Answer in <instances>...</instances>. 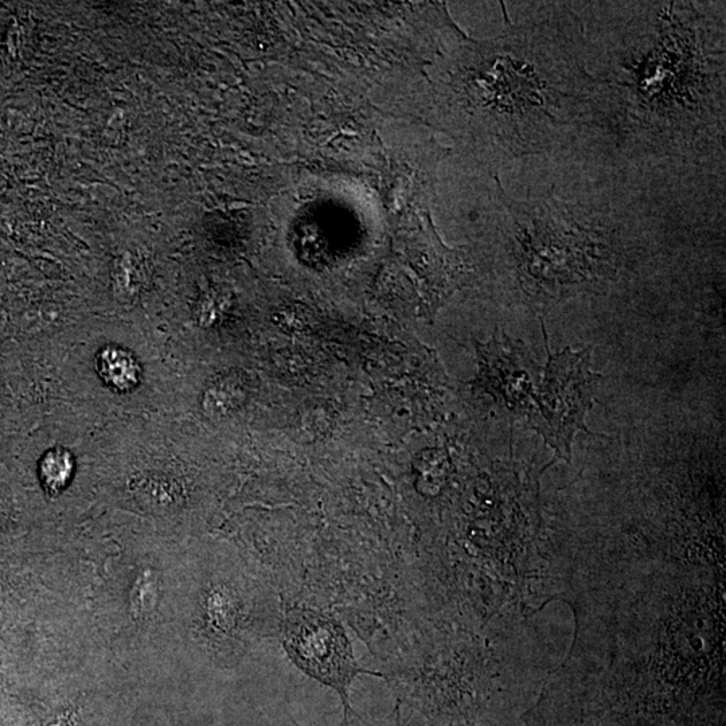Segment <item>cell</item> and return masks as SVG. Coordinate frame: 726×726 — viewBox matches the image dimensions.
<instances>
[{
  "mask_svg": "<svg viewBox=\"0 0 726 726\" xmlns=\"http://www.w3.org/2000/svg\"><path fill=\"white\" fill-rule=\"evenodd\" d=\"M479 374L476 386L491 397L495 407L515 423H533L542 369L521 339L495 331L489 342L478 343Z\"/></svg>",
  "mask_w": 726,
  "mask_h": 726,
  "instance_id": "obj_6",
  "label": "cell"
},
{
  "mask_svg": "<svg viewBox=\"0 0 726 726\" xmlns=\"http://www.w3.org/2000/svg\"><path fill=\"white\" fill-rule=\"evenodd\" d=\"M101 378L112 388L126 392L138 384L140 370L135 358L120 347H107L97 359Z\"/></svg>",
  "mask_w": 726,
  "mask_h": 726,
  "instance_id": "obj_7",
  "label": "cell"
},
{
  "mask_svg": "<svg viewBox=\"0 0 726 726\" xmlns=\"http://www.w3.org/2000/svg\"><path fill=\"white\" fill-rule=\"evenodd\" d=\"M210 408L216 409L218 412L230 411L236 407L238 402L244 397V390L238 382L233 380H222L217 382L209 392Z\"/></svg>",
  "mask_w": 726,
  "mask_h": 726,
  "instance_id": "obj_9",
  "label": "cell"
},
{
  "mask_svg": "<svg viewBox=\"0 0 726 726\" xmlns=\"http://www.w3.org/2000/svg\"><path fill=\"white\" fill-rule=\"evenodd\" d=\"M593 81L588 159L725 174L724 2L581 3Z\"/></svg>",
  "mask_w": 726,
  "mask_h": 726,
  "instance_id": "obj_1",
  "label": "cell"
},
{
  "mask_svg": "<svg viewBox=\"0 0 726 726\" xmlns=\"http://www.w3.org/2000/svg\"><path fill=\"white\" fill-rule=\"evenodd\" d=\"M73 458L68 451L52 450L45 455L41 463V479L46 489L58 493L69 483L73 474Z\"/></svg>",
  "mask_w": 726,
  "mask_h": 726,
  "instance_id": "obj_8",
  "label": "cell"
},
{
  "mask_svg": "<svg viewBox=\"0 0 726 726\" xmlns=\"http://www.w3.org/2000/svg\"><path fill=\"white\" fill-rule=\"evenodd\" d=\"M283 643L300 670L338 693L349 720L353 713L349 693L355 677L373 673L355 661L341 624L322 612L294 608L284 619Z\"/></svg>",
  "mask_w": 726,
  "mask_h": 726,
  "instance_id": "obj_5",
  "label": "cell"
},
{
  "mask_svg": "<svg viewBox=\"0 0 726 726\" xmlns=\"http://www.w3.org/2000/svg\"><path fill=\"white\" fill-rule=\"evenodd\" d=\"M639 170L607 166L576 193L510 198L498 185L503 272L511 298L541 316L575 296L601 294L630 263L632 229L663 205L647 199Z\"/></svg>",
  "mask_w": 726,
  "mask_h": 726,
  "instance_id": "obj_3",
  "label": "cell"
},
{
  "mask_svg": "<svg viewBox=\"0 0 726 726\" xmlns=\"http://www.w3.org/2000/svg\"><path fill=\"white\" fill-rule=\"evenodd\" d=\"M507 23L494 41L464 50L448 84V107L491 162L532 156L581 159L595 134L593 81L583 19L573 3Z\"/></svg>",
  "mask_w": 726,
  "mask_h": 726,
  "instance_id": "obj_2",
  "label": "cell"
},
{
  "mask_svg": "<svg viewBox=\"0 0 726 726\" xmlns=\"http://www.w3.org/2000/svg\"><path fill=\"white\" fill-rule=\"evenodd\" d=\"M537 393V411L530 429L556 451L557 458L571 460L577 433H589L587 417L603 376L593 372L591 347H572L550 353Z\"/></svg>",
  "mask_w": 726,
  "mask_h": 726,
  "instance_id": "obj_4",
  "label": "cell"
}]
</instances>
